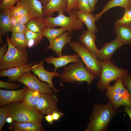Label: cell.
<instances>
[{"instance_id": "obj_40", "label": "cell", "mask_w": 131, "mask_h": 131, "mask_svg": "<svg viewBox=\"0 0 131 131\" xmlns=\"http://www.w3.org/2000/svg\"><path fill=\"white\" fill-rule=\"evenodd\" d=\"M43 37L42 36L26 41L27 47L29 48H31L35 46L41 42Z\"/></svg>"}, {"instance_id": "obj_26", "label": "cell", "mask_w": 131, "mask_h": 131, "mask_svg": "<svg viewBox=\"0 0 131 131\" xmlns=\"http://www.w3.org/2000/svg\"><path fill=\"white\" fill-rule=\"evenodd\" d=\"M10 9L2 10L0 14V33L4 36L10 31L11 23Z\"/></svg>"}, {"instance_id": "obj_16", "label": "cell", "mask_w": 131, "mask_h": 131, "mask_svg": "<svg viewBox=\"0 0 131 131\" xmlns=\"http://www.w3.org/2000/svg\"><path fill=\"white\" fill-rule=\"evenodd\" d=\"M32 65L31 63H28L24 65L1 70L0 76L8 77L9 82L16 81L25 72L31 71Z\"/></svg>"}, {"instance_id": "obj_19", "label": "cell", "mask_w": 131, "mask_h": 131, "mask_svg": "<svg viewBox=\"0 0 131 131\" xmlns=\"http://www.w3.org/2000/svg\"><path fill=\"white\" fill-rule=\"evenodd\" d=\"M71 32L66 31L56 38L52 44L49 45L45 50L51 49L53 50L58 56L62 55V50L65 46L71 42L72 38Z\"/></svg>"}, {"instance_id": "obj_1", "label": "cell", "mask_w": 131, "mask_h": 131, "mask_svg": "<svg viewBox=\"0 0 131 131\" xmlns=\"http://www.w3.org/2000/svg\"><path fill=\"white\" fill-rule=\"evenodd\" d=\"M121 110L115 109L110 101L104 104H96L85 131H104L107 128L113 117Z\"/></svg>"}, {"instance_id": "obj_42", "label": "cell", "mask_w": 131, "mask_h": 131, "mask_svg": "<svg viewBox=\"0 0 131 131\" xmlns=\"http://www.w3.org/2000/svg\"><path fill=\"white\" fill-rule=\"evenodd\" d=\"M8 44L6 43L2 47H0V60L5 54L7 52V46Z\"/></svg>"}, {"instance_id": "obj_27", "label": "cell", "mask_w": 131, "mask_h": 131, "mask_svg": "<svg viewBox=\"0 0 131 131\" xmlns=\"http://www.w3.org/2000/svg\"><path fill=\"white\" fill-rule=\"evenodd\" d=\"M9 41L13 46L21 50H26L27 41L24 34L12 32Z\"/></svg>"}, {"instance_id": "obj_46", "label": "cell", "mask_w": 131, "mask_h": 131, "mask_svg": "<svg viewBox=\"0 0 131 131\" xmlns=\"http://www.w3.org/2000/svg\"><path fill=\"white\" fill-rule=\"evenodd\" d=\"M13 122V120L12 117L8 116L6 119V122L8 123H11Z\"/></svg>"}, {"instance_id": "obj_18", "label": "cell", "mask_w": 131, "mask_h": 131, "mask_svg": "<svg viewBox=\"0 0 131 131\" xmlns=\"http://www.w3.org/2000/svg\"><path fill=\"white\" fill-rule=\"evenodd\" d=\"M97 38V36L95 33L86 30L82 32L78 41L82 45L97 56L99 49L97 48L95 44Z\"/></svg>"}, {"instance_id": "obj_5", "label": "cell", "mask_w": 131, "mask_h": 131, "mask_svg": "<svg viewBox=\"0 0 131 131\" xmlns=\"http://www.w3.org/2000/svg\"><path fill=\"white\" fill-rule=\"evenodd\" d=\"M106 90L105 96L109 98L115 109L122 106L131 108V96L123 84L122 77L119 78L112 86L109 84Z\"/></svg>"}, {"instance_id": "obj_28", "label": "cell", "mask_w": 131, "mask_h": 131, "mask_svg": "<svg viewBox=\"0 0 131 131\" xmlns=\"http://www.w3.org/2000/svg\"><path fill=\"white\" fill-rule=\"evenodd\" d=\"M66 31V28L63 27L53 29L47 26L43 31L42 34L43 36L46 37L48 39L49 43V45H50L56 38Z\"/></svg>"}, {"instance_id": "obj_48", "label": "cell", "mask_w": 131, "mask_h": 131, "mask_svg": "<svg viewBox=\"0 0 131 131\" xmlns=\"http://www.w3.org/2000/svg\"><path fill=\"white\" fill-rule=\"evenodd\" d=\"M3 35L1 33H0V45L1 44L3 43V41L2 39V37Z\"/></svg>"}, {"instance_id": "obj_45", "label": "cell", "mask_w": 131, "mask_h": 131, "mask_svg": "<svg viewBox=\"0 0 131 131\" xmlns=\"http://www.w3.org/2000/svg\"><path fill=\"white\" fill-rule=\"evenodd\" d=\"M46 120L49 124H52L53 123L54 120L51 114H48L44 117Z\"/></svg>"}, {"instance_id": "obj_33", "label": "cell", "mask_w": 131, "mask_h": 131, "mask_svg": "<svg viewBox=\"0 0 131 131\" xmlns=\"http://www.w3.org/2000/svg\"><path fill=\"white\" fill-rule=\"evenodd\" d=\"M117 21L121 24L129 25H131V9H125L122 17Z\"/></svg>"}, {"instance_id": "obj_41", "label": "cell", "mask_w": 131, "mask_h": 131, "mask_svg": "<svg viewBox=\"0 0 131 131\" xmlns=\"http://www.w3.org/2000/svg\"><path fill=\"white\" fill-rule=\"evenodd\" d=\"M51 115L54 121H58L63 116L64 114L58 110L54 111Z\"/></svg>"}, {"instance_id": "obj_47", "label": "cell", "mask_w": 131, "mask_h": 131, "mask_svg": "<svg viewBox=\"0 0 131 131\" xmlns=\"http://www.w3.org/2000/svg\"><path fill=\"white\" fill-rule=\"evenodd\" d=\"M43 6L46 5L50 0H39Z\"/></svg>"}, {"instance_id": "obj_36", "label": "cell", "mask_w": 131, "mask_h": 131, "mask_svg": "<svg viewBox=\"0 0 131 131\" xmlns=\"http://www.w3.org/2000/svg\"><path fill=\"white\" fill-rule=\"evenodd\" d=\"M19 0H2L0 4V9L3 10L10 9L14 6L15 4Z\"/></svg>"}, {"instance_id": "obj_31", "label": "cell", "mask_w": 131, "mask_h": 131, "mask_svg": "<svg viewBox=\"0 0 131 131\" xmlns=\"http://www.w3.org/2000/svg\"><path fill=\"white\" fill-rule=\"evenodd\" d=\"M33 17L31 15H27L18 17L11 16V23H18L26 25L29 21Z\"/></svg>"}, {"instance_id": "obj_2", "label": "cell", "mask_w": 131, "mask_h": 131, "mask_svg": "<svg viewBox=\"0 0 131 131\" xmlns=\"http://www.w3.org/2000/svg\"><path fill=\"white\" fill-rule=\"evenodd\" d=\"M58 77L60 81L66 83H81L86 82L89 87L93 80L97 78L87 70L82 59L65 66Z\"/></svg>"}, {"instance_id": "obj_24", "label": "cell", "mask_w": 131, "mask_h": 131, "mask_svg": "<svg viewBox=\"0 0 131 131\" xmlns=\"http://www.w3.org/2000/svg\"><path fill=\"white\" fill-rule=\"evenodd\" d=\"M28 29L33 32L42 33L47 25L44 17H33L26 25Z\"/></svg>"}, {"instance_id": "obj_13", "label": "cell", "mask_w": 131, "mask_h": 131, "mask_svg": "<svg viewBox=\"0 0 131 131\" xmlns=\"http://www.w3.org/2000/svg\"><path fill=\"white\" fill-rule=\"evenodd\" d=\"M125 44V43L120 41L116 38L111 42L106 43L99 50L97 56L98 59L100 61L111 59L115 51Z\"/></svg>"}, {"instance_id": "obj_14", "label": "cell", "mask_w": 131, "mask_h": 131, "mask_svg": "<svg viewBox=\"0 0 131 131\" xmlns=\"http://www.w3.org/2000/svg\"><path fill=\"white\" fill-rule=\"evenodd\" d=\"M67 0H50L43 6V16L45 18L51 16L55 12L64 13L67 10Z\"/></svg>"}, {"instance_id": "obj_4", "label": "cell", "mask_w": 131, "mask_h": 131, "mask_svg": "<svg viewBox=\"0 0 131 131\" xmlns=\"http://www.w3.org/2000/svg\"><path fill=\"white\" fill-rule=\"evenodd\" d=\"M100 61L101 70L96 87L101 91L104 92L106 90L111 82L116 81L119 78L122 77L128 72V70L117 67L111 59Z\"/></svg>"}, {"instance_id": "obj_17", "label": "cell", "mask_w": 131, "mask_h": 131, "mask_svg": "<svg viewBox=\"0 0 131 131\" xmlns=\"http://www.w3.org/2000/svg\"><path fill=\"white\" fill-rule=\"evenodd\" d=\"M17 4L25 8L33 17H44L43 6L39 0H19Z\"/></svg>"}, {"instance_id": "obj_30", "label": "cell", "mask_w": 131, "mask_h": 131, "mask_svg": "<svg viewBox=\"0 0 131 131\" xmlns=\"http://www.w3.org/2000/svg\"><path fill=\"white\" fill-rule=\"evenodd\" d=\"M9 115L8 105L0 107V131H1Z\"/></svg>"}, {"instance_id": "obj_49", "label": "cell", "mask_w": 131, "mask_h": 131, "mask_svg": "<svg viewBox=\"0 0 131 131\" xmlns=\"http://www.w3.org/2000/svg\"><path fill=\"white\" fill-rule=\"evenodd\" d=\"M130 9H131V0H130Z\"/></svg>"}, {"instance_id": "obj_29", "label": "cell", "mask_w": 131, "mask_h": 131, "mask_svg": "<svg viewBox=\"0 0 131 131\" xmlns=\"http://www.w3.org/2000/svg\"><path fill=\"white\" fill-rule=\"evenodd\" d=\"M11 16L18 17L26 15L29 14L27 9L24 6L17 4L10 9Z\"/></svg>"}, {"instance_id": "obj_43", "label": "cell", "mask_w": 131, "mask_h": 131, "mask_svg": "<svg viewBox=\"0 0 131 131\" xmlns=\"http://www.w3.org/2000/svg\"><path fill=\"white\" fill-rule=\"evenodd\" d=\"M92 11L95 9L96 4L98 0H88Z\"/></svg>"}, {"instance_id": "obj_3", "label": "cell", "mask_w": 131, "mask_h": 131, "mask_svg": "<svg viewBox=\"0 0 131 131\" xmlns=\"http://www.w3.org/2000/svg\"><path fill=\"white\" fill-rule=\"evenodd\" d=\"M8 105L9 115L13 122H41L43 115L36 109L31 108L22 101H18Z\"/></svg>"}, {"instance_id": "obj_22", "label": "cell", "mask_w": 131, "mask_h": 131, "mask_svg": "<svg viewBox=\"0 0 131 131\" xmlns=\"http://www.w3.org/2000/svg\"><path fill=\"white\" fill-rule=\"evenodd\" d=\"M75 12L77 18L85 24L88 31L95 33L98 32L95 24L96 20L93 15L78 10H75Z\"/></svg>"}, {"instance_id": "obj_12", "label": "cell", "mask_w": 131, "mask_h": 131, "mask_svg": "<svg viewBox=\"0 0 131 131\" xmlns=\"http://www.w3.org/2000/svg\"><path fill=\"white\" fill-rule=\"evenodd\" d=\"M27 88L17 90H9L0 89V107L18 101H23Z\"/></svg>"}, {"instance_id": "obj_34", "label": "cell", "mask_w": 131, "mask_h": 131, "mask_svg": "<svg viewBox=\"0 0 131 131\" xmlns=\"http://www.w3.org/2000/svg\"><path fill=\"white\" fill-rule=\"evenodd\" d=\"M28 30L26 25L18 23H11L10 31L25 34Z\"/></svg>"}, {"instance_id": "obj_7", "label": "cell", "mask_w": 131, "mask_h": 131, "mask_svg": "<svg viewBox=\"0 0 131 131\" xmlns=\"http://www.w3.org/2000/svg\"><path fill=\"white\" fill-rule=\"evenodd\" d=\"M70 47L79 56L87 70L96 76H100L101 70L100 61L97 56L82 44L74 41L69 43Z\"/></svg>"}, {"instance_id": "obj_10", "label": "cell", "mask_w": 131, "mask_h": 131, "mask_svg": "<svg viewBox=\"0 0 131 131\" xmlns=\"http://www.w3.org/2000/svg\"><path fill=\"white\" fill-rule=\"evenodd\" d=\"M58 99L53 94L42 93L39 100L36 109L43 115L51 114L54 111H58L57 104Z\"/></svg>"}, {"instance_id": "obj_6", "label": "cell", "mask_w": 131, "mask_h": 131, "mask_svg": "<svg viewBox=\"0 0 131 131\" xmlns=\"http://www.w3.org/2000/svg\"><path fill=\"white\" fill-rule=\"evenodd\" d=\"M6 38L8 49L6 53L0 60V70L28 64L29 59L27 51L17 48L11 44L8 37Z\"/></svg>"}, {"instance_id": "obj_37", "label": "cell", "mask_w": 131, "mask_h": 131, "mask_svg": "<svg viewBox=\"0 0 131 131\" xmlns=\"http://www.w3.org/2000/svg\"><path fill=\"white\" fill-rule=\"evenodd\" d=\"M20 86V85L18 84L0 81V87L1 88L14 90Z\"/></svg>"}, {"instance_id": "obj_25", "label": "cell", "mask_w": 131, "mask_h": 131, "mask_svg": "<svg viewBox=\"0 0 131 131\" xmlns=\"http://www.w3.org/2000/svg\"><path fill=\"white\" fill-rule=\"evenodd\" d=\"M42 93L38 91L27 88L22 101L29 107L36 109L38 102L41 97Z\"/></svg>"}, {"instance_id": "obj_8", "label": "cell", "mask_w": 131, "mask_h": 131, "mask_svg": "<svg viewBox=\"0 0 131 131\" xmlns=\"http://www.w3.org/2000/svg\"><path fill=\"white\" fill-rule=\"evenodd\" d=\"M58 13V16L56 17L51 16L45 18L47 26L52 28L56 26L61 27L71 32L74 31L81 29L83 27L84 23L77 18L75 10L71 11L68 16H65L62 13Z\"/></svg>"}, {"instance_id": "obj_9", "label": "cell", "mask_w": 131, "mask_h": 131, "mask_svg": "<svg viewBox=\"0 0 131 131\" xmlns=\"http://www.w3.org/2000/svg\"><path fill=\"white\" fill-rule=\"evenodd\" d=\"M16 81L26 85L28 88L42 93L53 94V90L50 85L41 82L36 75L31 73L29 70L25 72Z\"/></svg>"}, {"instance_id": "obj_44", "label": "cell", "mask_w": 131, "mask_h": 131, "mask_svg": "<svg viewBox=\"0 0 131 131\" xmlns=\"http://www.w3.org/2000/svg\"><path fill=\"white\" fill-rule=\"evenodd\" d=\"M124 112L128 115L131 121V108L127 106H124Z\"/></svg>"}, {"instance_id": "obj_35", "label": "cell", "mask_w": 131, "mask_h": 131, "mask_svg": "<svg viewBox=\"0 0 131 131\" xmlns=\"http://www.w3.org/2000/svg\"><path fill=\"white\" fill-rule=\"evenodd\" d=\"M122 80L124 85L131 96V75L128 72L125 73L122 76Z\"/></svg>"}, {"instance_id": "obj_15", "label": "cell", "mask_w": 131, "mask_h": 131, "mask_svg": "<svg viewBox=\"0 0 131 131\" xmlns=\"http://www.w3.org/2000/svg\"><path fill=\"white\" fill-rule=\"evenodd\" d=\"M77 53L72 55H65L58 57L51 56L44 58V61L48 64H52L55 67L54 71H56L59 68L65 66L70 63L77 62L81 59Z\"/></svg>"}, {"instance_id": "obj_38", "label": "cell", "mask_w": 131, "mask_h": 131, "mask_svg": "<svg viewBox=\"0 0 131 131\" xmlns=\"http://www.w3.org/2000/svg\"><path fill=\"white\" fill-rule=\"evenodd\" d=\"M67 9L66 12L69 15L73 10H77V0H67Z\"/></svg>"}, {"instance_id": "obj_20", "label": "cell", "mask_w": 131, "mask_h": 131, "mask_svg": "<svg viewBox=\"0 0 131 131\" xmlns=\"http://www.w3.org/2000/svg\"><path fill=\"white\" fill-rule=\"evenodd\" d=\"M116 38L120 41L131 45V25H125L117 21L114 23Z\"/></svg>"}, {"instance_id": "obj_23", "label": "cell", "mask_w": 131, "mask_h": 131, "mask_svg": "<svg viewBox=\"0 0 131 131\" xmlns=\"http://www.w3.org/2000/svg\"><path fill=\"white\" fill-rule=\"evenodd\" d=\"M122 7L124 10L131 9L130 0H109L105 5L101 12L96 14L93 15V16L96 21H97L108 10L113 7Z\"/></svg>"}, {"instance_id": "obj_32", "label": "cell", "mask_w": 131, "mask_h": 131, "mask_svg": "<svg viewBox=\"0 0 131 131\" xmlns=\"http://www.w3.org/2000/svg\"><path fill=\"white\" fill-rule=\"evenodd\" d=\"M77 10L90 13L92 12L88 0H77Z\"/></svg>"}, {"instance_id": "obj_11", "label": "cell", "mask_w": 131, "mask_h": 131, "mask_svg": "<svg viewBox=\"0 0 131 131\" xmlns=\"http://www.w3.org/2000/svg\"><path fill=\"white\" fill-rule=\"evenodd\" d=\"M44 61H41L37 64L36 62L33 63L31 71L38 76L41 80L47 82L50 86L55 93H57L59 90L56 89L52 82V78L54 77L58 76L59 74L57 71L49 72L45 69L43 67Z\"/></svg>"}, {"instance_id": "obj_21", "label": "cell", "mask_w": 131, "mask_h": 131, "mask_svg": "<svg viewBox=\"0 0 131 131\" xmlns=\"http://www.w3.org/2000/svg\"><path fill=\"white\" fill-rule=\"evenodd\" d=\"M12 131H44L41 122H13L9 128Z\"/></svg>"}, {"instance_id": "obj_39", "label": "cell", "mask_w": 131, "mask_h": 131, "mask_svg": "<svg viewBox=\"0 0 131 131\" xmlns=\"http://www.w3.org/2000/svg\"><path fill=\"white\" fill-rule=\"evenodd\" d=\"M26 40L43 37L42 34L38 33L28 30L24 34Z\"/></svg>"}]
</instances>
